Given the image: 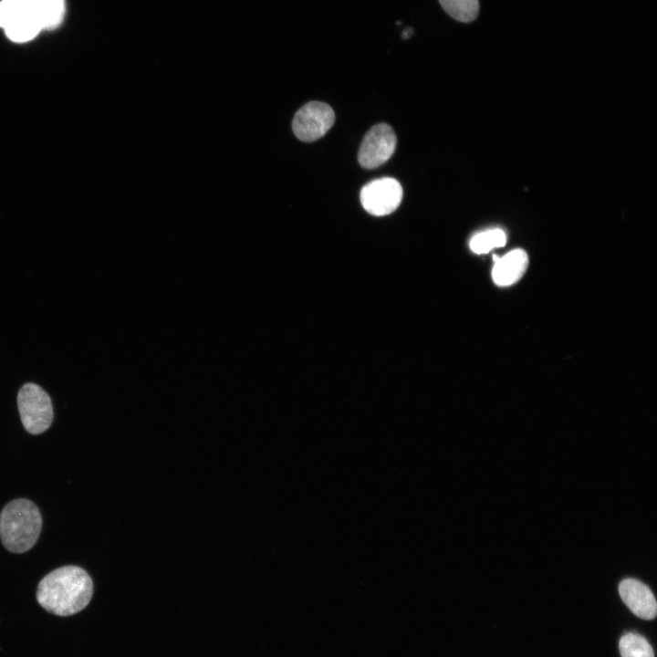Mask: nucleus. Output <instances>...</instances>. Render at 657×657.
Wrapping results in <instances>:
<instances>
[{
    "label": "nucleus",
    "mask_w": 657,
    "mask_h": 657,
    "mask_svg": "<svg viewBox=\"0 0 657 657\" xmlns=\"http://www.w3.org/2000/svg\"><path fill=\"white\" fill-rule=\"evenodd\" d=\"M93 594V581L80 567L68 565L56 568L38 583L36 600L48 612L70 616L85 609Z\"/></svg>",
    "instance_id": "nucleus-1"
},
{
    "label": "nucleus",
    "mask_w": 657,
    "mask_h": 657,
    "mask_svg": "<svg viewBox=\"0 0 657 657\" xmlns=\"http://www.w3.org/2000/svg\"><path fill=\"white\" fill-rule=\"evenodd\" d=\"M42 529V516L36 505L26 498L7 503L0 513V538L10 552L31 549Z\"/></svg>",
    "instance_id": "nucleus-2"
},
{
    "label": "nucleus",
    "mask_w": 657,
    "mask_h": 657,
    "mask_svg": "<svg viewBox=\"0 0 657 657\" xmlns=\"http://www.w3.org/2000/svg\"><path fill=\"white\" fill-rule=\"evenodd\" d=\"M17 407L22 424L31 434L47 431L54 417L49 395L38 385L29 382L21 387L17 394Z\"/></svg>",
    "instance_id": "nucleus-3"
},
{
    "label": "nucleus",
    "mask_w": 657,
    "mask_h": 657,
    "mask_svg": "<svg viewBox=\"0 0 657 657\" xmlns=\"http://www.w3.org/2000/svg\"><path fill=\"white\" fill-rule=\"evenodd\" d=\"M0 28L16 43L30 41L43 30L26 0L0 2Z\"/></svg>",
    "instance_id": "nucleus-4"
},
{
    "label": "nucleus",
    "mask_w": 657,
    "mask_h": 657,
    "mask_svg": "<svg viewBox=\"0 0 657 657\" xmlns=\"http://www.w3.org/2000/svg\"><path fill=\"white\" fill-rule=\"evenodd\" d=\"M334 121L335 114L329 105L320 101H310L295 114L292 129L297 139L310 142L323 137Z\"/></svg>",
    "instance_id": "nucleus-5"
},
{
    "label": "nucleus",
    "mask_w": 657,
    "mask_h": 657,
    "mask_svg": "<svg viewBox=\"0 0 657 657\" xmlns=\"http://www.w3.org/2000/svg\"><path fill=\"white\" fill-rule=\"evenodd\" d=\"M402 199L400 182L390 177L373 180L360 191V202L370 214L383 216L394 212Z\"/></svg>",
    "instance_id": "nucleus-6"
},
{
    "label": "nucleus",
    "mask_w": 657,
    "mask_h": 657,
    "mask_svg": "<svg viewBox=\"0 0 657 657\" xmlns=\"http://www.w3.org/2000/svg\"><path fill=\"white\" fill-rule=\"evenodd\" d=\"M396 135L386 123L373 126L365 135L358 153L360 164L366 169L377 168L386 162L396 148Z\"/></svg>",
    "instance_id": "nucleus-7"
},
{
    "label": "nucleus",
    "mask_w": 657,
    "mask_h": 657,
    "mask_svg": "<svg viewBox=\"0 0 657 657\" xmlns=\"http://www.w3.org/2000/svg\"><path fill=\"white\" fill-rule=\"evenodd\" d=\"M622 601L633 614L643 620H652L657 614V603L652 590L642 582L625 579L619 585Z\"/></svg>",
    "instance_id": "nucleus-8"
},
{
    "label": "nucleus",
    "mask_w": 657,
    "mask_h": 657,
    "mask_svg": "<svg viewBox=\"0 0 657 657\" xmlns=\"http://www.w3.org/2000/svg\"><path fill=\"white\" fill-rule=\"evenodd\" d=\"M495 262L492 277L497 286L506 287L518 281L527 270L528 256L523 249H515L502 257H494Z\"/></svg>",
    "instance_id": "nucleus-9"
},
{
    "label": "nucleus",
    "mask_w": 657,
    "mask_h": 657,
    "mask_svg": "<svg viewBox=\"0 0 657 657\" xmlns=\"http://www.w3.org/2000/svg\"><path fill=\"white\" fill-rule=\"evenodd\" d=\"M42 29H54L65 15V0H26Z\"/></svg>",
    "instance_id": "nucleus-10"
},
{
    "label": "nucleus",
    "mask_w": 657,
    "mask_h": 657,
    "mask_svg": "<svg viewBox=\"0 0 657 657\" xmlns=\"http://www.w3.org/2000/svg\"><path fill=\"white\" fill-rule=\"evenodd\" d=\"M439 3L450 16L463 23L472 22L479 12L478 0H439Z\"/></svg>",
    "instance_id": "nucleus-11"
},
{
    "label": "nucleus",
    "mask_w": 657,
    "mask_h": 657,
    "mask_svg": "<svg viewBox=\"0 0 657 657\" xmlns=\"http://www.w3.org/2000/svg\"><path fill=\"white\" fill-rule=\"evenodd\" d=\"M619 649L621 657H654L648 641L634 632L626 633L620 638Z\"/></svg>",
    "instance_id": "nucleus-12"
},
{
    "label": "nucleus",
    "mask_w": 657,
    "mask_h": 657,
    "mask_svg": "<svg viewBox=\"0 0 657 657\" xmlns=\"http://www.w3.org/2000/svg\"><path fill=\"white\" fill-rule=\"evenodd\" d=\"M506 234L500 229L487 230L475 235L470 241V248L476 254H485L505 245Z\"/></svg>",
    "instance_id": "nucleus-13"
},
{
    "label": "nucleus",
    "mask_w": 657,
    "mask_h": 657,
    "mask_svg": "<svg viewBox=\"0 0 657 657\" xmlns=\"http://www.w3.org/2000/svg\"><path fill=\"white\" fill-rule=\"evenodd\" d=\"M412 34V28H406L403 33L402 34V37L403 39L409 38Z\"/></svg>",
    "instance_id": "nucleus-14"
}]
</instances>
